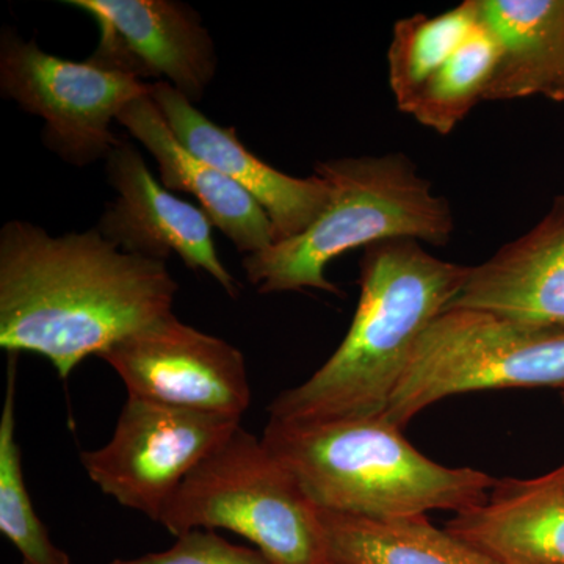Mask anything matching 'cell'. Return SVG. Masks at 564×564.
<instances>
[{
	"label": "cell",
	"instance_id": "obj_23",
	"mask_svg": "<svg viewBox=\"0 0 564 564\" xmlns=\"http://www.w3.org/2000/svg\"><path fill=\"white\" fill-rule=\"evenodd\" d=\"M323 564H332V563H323Z\"/></svg>",
	"mask_w": 564,
	"mask_h": 564
},
{
	"label": "cell",
	"instance_id": "obj_17",
	"mask_svg": "<svg viewBox=\"0 0 564 564\" xmlns=\"http://www.w3.org/2000/svg\"><path fill=\"white\" fill-rule=\"evenodd\" d=\"M325 563L499 564L426 514L370 519L318 510Z\"/></svg>",
	"mask_w": 564,
	"mask_h": 564
},
{
	"label": "cell",
	"instance_id": "obj_21",
	"mask_svg": "<svg viewBox=\"0 0 564 564\" xmlns=\"http://www.w3.org/2000/svg\"><path fill=\"white\" fill-rule=\"evenodd\" d=\"M110 564H272L261 551L226 541L214 530H193L177 536L169 551Z\"/></svg>",
	"mask_w": 564,
	"mask_h": 564
},
{
	"label": "cell",
	"instance_id": "obj_13",
	"mask_svg": "<svg viewBox=\"0 0 564 564\" xmlns=\"http://www.w3.org/2000/svg\"><path fill=\"white\" fill-rule=\"evenodd\" d=\"M448 310L484 311L540 332L564 333V196L532 231L470 267Z\"/></svg>",
	"mask_w": 564,
	"mask_h": 564
},
{
	"label": "cell",
	"instance_id": "obj_4",
	"mask_svg": "<svg viewBox=\"0 0 564 564\" xmlns=\"http://www.w3.org/2000/svg\"><path fill=\"white\" fill-rule=\"evenodd\" d=\"M315 174L332 188L317 220L300 236L243 258L247 280L261 295L304 289L339 295L325 272L345 252L389 239L451 242V203L433 192L408 155L329 159L317 163Z\"/></svg>",
	"mask_w": 564,
	"mask_h": 564
},
{
	"label": "cell",
	"instance_id": "obj_12",
	"mask_svg": "<svg viewBox=\"0 0 564 564\" xmlns=\"http://www.w3.org/2000/svg\"><path fill=\"white\" fill-rule=\"evenodd\" d=\"M150 96L188 151L261 204L272 221L274 243L306 231L328 206L332 188L318 174L303 180L273 169L245 147L236 129L212 121L166 82L152 84Z\"/></svg>",
	"mask_w": 564,
	"mask_h": 564
},
{
	"label": "cell",
	"instance_id": "obj_18",
	"mask_svg": "<svg viewBox=\"0 0 564 564\" xmlns=\"http://www.w3.org/2000/svg\"><path fill=\"white\" fill-rule=\"evenodd\" d=\"M480 2L466 0L437 17L414 14L393 24L389 85L406 113L430 77L480 28Z\"/></svg>",
	"mask_w": 564,
	"mask_h": 564
},
{
	"label": "cell",
	"instance_id": "obj_1",
	"mask_svg": "<svg viewBox=\"0 0 564 564\" xmlns=\"http://www.w3.org/2000/svg\"><path fill=\"white\" fill-rule=\"evenodd\" d=\"M177 289L166 262L121 251L98 228L54 237L11 220L0 231V347L44 356L68 380L173 314Z\"/></svg>",
	"mask_w": 564,
	"mask_h": 564
},
{
	"label": "cell",
	"instance_id": "obj_3",
	"mask_svg": "<svg viewBox=\"0 0 564 564\" xmlns=\"http://www.w3.org/2000/svg\"><path fill=\"white\" fill-rule=\"evenodd\" d=\"M263 443L296 478L311 502L329 513L389 519L464 510L497 484L469 467H445L381 417L321 423L270 419Z\"/></svg>",
	"mask_w": 564,
	"mask_h": 564
},
{
	"label": "cell",
	"instance_id": "obj_16",
	"mask_svg": "<svg viewBox=\"0 0 564 564\" xmlns=\"http://www.w3.org/2000/svg\"><path fill=\"white\" fill-rule=\"evenodd\" d=\"M499 44L485 101H564V0H478Z\"/></svg>",
	"mask_w": 564,
	"mask_h": 564
},
{
	"label": "cell",
	"instance_id": "obj_24",
	"mask_svg": "<svg viewBox=\"0 0 564 564\" xmlns=\"http://www.w3.org/2000/svg\"><path fill=\"white\" fill-rule=\"evenodd\" d=\"M560 469H562V467H560ZM562 470H563V469H562ZM563 473H564V470H563Z\"/></svg>",
	"mask_w": 564,
	"mask_h": 564
},
{
	"label": "cell",
	"instance_id": "obj_8",
	"mask_svg": "<svg viewBox=\"0 0 564 564\" xmlns=\"http://www.w3.org/2000/svg\"><path fill=\"white\" fill-rule=\"evenodd\" d=\"M240 422L129 395L109 443L82 452L80 463L106 496L159 524L185 477Z\"/></svg>",
	"mask_w": 564,
	"mask_h": 564
},
{
	"label": "cell",
	"instance_id": "obj_7",
	"mask_svg": "<svg viewBox=\"0 0 564 564\" xmlns=\"http://www.w3.org/2000/svg\"><path fill=\"white\" fill-rule=\"evenodd\" d=\"M151 87L90 61L47 54L10 29L2 32L0 91L22 110L43 118L44 147L73 165L107 161L121 141L111 132V122L129 104L150 96Z\"/></svg>",
	"mask_w": 564,
	"mask_h": 564
},
{
	"label": "cell",
	"instance_id": "obj_22",
	"mask_svg": "<svg viewBox=\"0 0 564 564\" xmlns=\"http://www.w3.org/2000/svg\"><path fill=\"white\" fill-rule=\"evenodd\" d=\"M562 469L564 470V464H563V466H562Z\"/></svg>",
	"mask_w": 564,
	"mask_h": 564
},
{
	"label": "cell",
	"instance_id": "obj_2",
	"mask_svg": "<svg viewBox=\"0 0 564 564\" xmlns=\"http://www.w3.org/2000/svg\"><path fill=\"white\" fill-rule=\"evenodd\" d=\"M358 307L332 358L281 392L272 421L321 423L381 417L422 334L462 292L470 267L443 261L414 239L364 248Z\"/></svg>",
	"mask_w": 564,
	"mask_h": 564
},
{
	"label": "cell",
	"instance_id": "obj_11",
	"mask_svg": "<svg viewBox=\"0 0 564 564\" xmlns=\"http://www.w3.org/2000/svg\"><path fill=\"white\" fill-rule=\"evenodd\" d=\"M106 173L117 198L107 204L96 228L109 242L154 261L176 254L193 272L210 274L231 299L239 295V282L215 248L209 217L169 191L132 143L121 140L113 148Z\"/></svg>",
	"mask_w": 564,
	"mask_h": 564
},
{
	"label": "cell",
	"instance_id": "obj_15",
	"mask_svg": "<svg viewBox=\"0 0 564 564\" xmlns=\"http://www.w3.org/2000/svg\"><path fill=\"white\" fill-rule=\"evenodd\" d=\"M117 122L154 158L162 184L169 191L195 196L214 228L220 229L237 250L254 254L274 243L273 225L261 204L220 170L188 151L151 96L129 104Z\"/></svg>",
	"mask_w": 564,
	"mask_h": 564
},
{
	"label": "cell",
	"instance_id": "obj_20",
	"mask_svg": "<svg viewBox=\"0 0 564 564\" xmlns=\"http://www.w3.org/2000/svg\"><path fill=\"white\" fill-rule=\"evenodd\" d=\"M481 21V20H480ZM499 44L484 24L430 77L406 113L423 128L448 135L485 101Z\"/></svg>",
	"mask_w": 564,
	"mask_h": 564
},
{
	"label": "cell",
	"instance_id": "obj_10",
	"mask_svg": "<svg viewBox=\"0 0 564 564\" xmlns=\"http://www.w3.org/2000/svg\"><path fill=\"white\" fill-rule=\"evenodd\" d=\"M90 14L101 40L88 61L137 79H166L193 104L217 73L209 32L192 7L174 0H68Z\"/></svg>",
	"mask_w": 564,
	"mask_h": 564
},
{
	"label": "cell",
	"instance_id": "obj_6",
	"mask_svg": "<svg viewBox=\"0 0 564 564\" xmlns=\"http://www.w3.org/2000/svg\"><path fill=\"white\" fill-rule=\"evenodd\" d=\"M563 386L564 333L484 311L447 310L422 334L383 417L403 430L430 404L456 393Z\"/></svg>",
	"mask_w": 564,
	"mask_h": 564
},
{
	"label": "cell",
	"instance_id": "obj_5",
	"mask_svg": "<svg viewBox=\"0 0 564 564\" xmlns=\"http://www.w3.org/2000/svg\"><path fill=\"white\" fill-rule=\"evenodd\" d=\"M159 524L176 538L229 530L272 564L325 563L318 508L262 437L242 425L185 477Z\"/></svg>",
	"mask_w": 564,
	"mask_h": 564
},
{
	"label": "cell",
	"instance_id": "obj_14",
	"mask_svg": "<svg viewBox=\"0 0 564 564\" xmlns=\"http://www.w3.org/2000/svg\"><path fill=\"white\" fill-rule=\"evenodd\" d=\"M445 529L499 564H564V473L497 480Z\"/></svg>",
	"mask_w": 564,
	"mask_h": 564
},
{
	"label": "cell",
	"instance_id": "obj_9",
	"mask_svg": "<svg viewBox=\"0 0 564 564\" xmlns=\"http://www.w3.org/2000/svg\"><path fill=\"white\" fill-rule=\"evenodd\" d=\"M101 359L121 378L129 395L240 421L250 406L242 351L174 314L126 337Z\"/></svg>",
	"mask_w": 564,
	"mask_h": 564
},
{
	"label": "cell",
	"instance_id": "obj_19",
	"mask_svg": "<svg viewBox=\"0 0 564 564\" xmlns=\"http://www.w3.org/2000/svg\"><path fill=\"white\" fill-rule=\"evenodd\" d=\"M18 356L9 352L0 415V532L20 552L22 564H70L68 554L52 543L46 525L36 514L22 474L17 440Z\"/></svg>",
	"mask_w": 564,
	"mask_h": 564
}]
</instances>
